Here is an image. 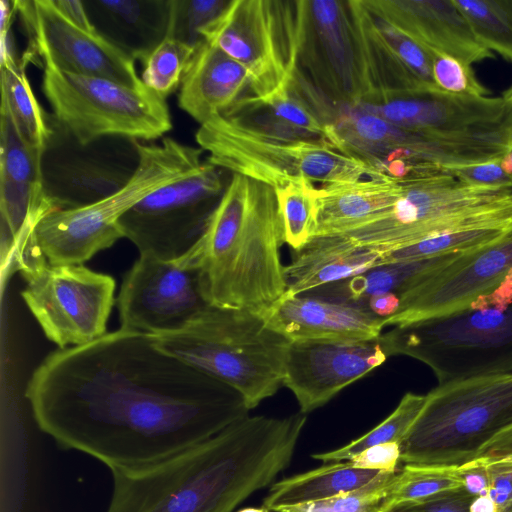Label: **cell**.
Instances as JSON below:
<instances>
[{"label": "cell", "instance_id": "cell-1", "mask_svg": "<svg viewBox=\"0 0 512 512\" xmlns=\"http://www.w3.org/2000/svg\"><path fill=\"white\" fill-rule=\"evenodd\" d=\"M38 428L110 471L181 454L249 415L229 385L126 329L50 353L25 390Z\"/></svg>", "mask_w": 512, "mask_h": 512}, {"label": "cell", "instance_id": "cell-27", "mask_svg": "<svg viewBox=\"0 0 512 512\" xmlns=\"http://www.w3.org/2000/svg\"><path fill=\"white\" fill-rule=\"evenodd\" d=\"M399 194V180L386 175L323 185L318 188L316 235L344 234L363 226L391 207Z\"/></svg>", "mask_w": 512, "mask_h": 512}, {"label": "cell", "instance_id": "cell-26", "mask_svg": "<svg viewBox=\"0 0 512 512\" xmlns=\"http://www.w3.org/2000/svg\"><path fill=\"white\" fill-rule=\"evenodd\" d=\"M382 251L344 234L316 235L285 265L286 293L300 295L383 265Z\"/></svg>", "mask_w": 512, "mask_h": 512}, {"label": "cell", "instance_id": "cell-44", "mask_svg": "<svg viewBox=\"0 0 512 512\" xmlns=\"http://www.w3.org/2000/svg\"><path fill=\"white\" fill-rule=\"evenodd\" d=\"M59 11L72 23L87 31H97L83 1L54 0Z\"/></svg>", "mask_w": 512, "mask_h": 512}, {"label": "cell", "instance_id": "cell-33", "mask_svg": "<svg viewBox=\"0 0 512 512\" xmlns=\"http://www.w3.org/2000/svg\"><path fill=\"white\" fill-rule=\"evenodd\" d=\"M275 192L283 223L284 243L298 250L316 235L318 188L308 179H298L275 188Z\"/></svg>", "mask_w": 512, "mask_h": 512}, {"label": "cell", "instance_id": "cell-5", "mask_svg": "<svg viewBox=\"0 0 512 512\" xmlns=\"http://www.w3.org/2000/svg\"><path fill=\"white\" fill-rule=\"evenodd\" d=\"M153 338L160 349L235 389L249 410L283 386L290 341L255 313L211 306L185 329Z\"/></svg>", "mask_w": 512, "mask_h": 512}, {"label": "cell", "instance_id": "cell-6", "mask_svg": "<svg viewBox=\"0 0 512 512\" xmlns=\"http://www.w3.org/2000/svg\"><path fill=\"white\" fill-rule=\"evenodd\" d=\"M137 164L126 183L94 203L45 214L34 239L51 265H84L123 238L118 221L143 198L198 167L203 150L164 137L161 144L134 140Z\"/></svg>", "mask_w": 512, "mask_h": 512}, {"label": "cell", "instance_id": "cell-8", "mask_svg": "<svg viewBox=\"0 0 512 512\" xmlns=\"http://www.w3.org/2000/svg\"><path fill=\"white\" fill-rule=\"evenodd\" d=\"M196 141L207 161L278 188L298 179L324 185L383 176L326 140H287L250 130L219 115L200 125Z\"/></svg>", "mask_w": 512, "mask_h": 512}, {"label": "cell", "instance_id": "cell-42", "mask_svg": "<svg viewBox=\"0 0 512 512\" xmlns=\"http://www.w3.org/2000/svg\"><path fill=\"white\" fill-rule=\"evenodd\" d=\"M470 496L461 487L428 497L392 502L381 512H468Z\"/></svg>", "mask_w": 512, "mask_h": 512}, {"label": "cell", "instance_id": "cell-38", "mask_svg": "<svg viewBox=\"0 0 512 512\" xmlns=\"http://www.w3.org/2000/svg\"><path fill=\"white\" fill-rule=\"evenodd\" d=\"M399 470L384 472L357 490L327 499L281 507L274 512H381L390 504L391 487Z\"/></svg>", "mask_w": 512, "mask_h": 512}, {"label": "cell", "instance_id": "cell-22", "mask_svg": "<svg viewBox=\"0 0 512 512\" xmlns=\"http://www.w3.org/2000/svg\"><path fill=\"white\" fill-rule=\"evenodd\" d=\"M0 116L1 229L10 233L14 246L56 207L44 193V153L26 143L2 103Z\"/></svg>", "mask_w": 512, "mask_h": 512}, {"label": "cell", "instance_id": "cell-19", "mask_svg": "<svg viewBox=\"0 0 512 512\" xmlns=\"http://www.w3.org/2000/svg\"><path fill=\"white\" fill-rule=\"evenodd\" d=\"M512 272V233L481 249L464 253L420 279L399 295L397 312L385 326H399L465 307Z\"/></svg>", "mask_w": 512, "mask_h": 512}, {"label": "cell", "instance_id": "cell-2", "mask_svg": "<svg viewBox=\"0 0 512 512\" xmlns=\"http://www.w3.org/2000/svg\"><path fill=\"white\" fill-rule=\"evenodd\" d=\"M306 421L248 415L162 462L111 471L106 512H233L289 466Z\"/></svg>", "mask_w": 512, "mask_h": 512}, {"label": "cell", "instance_id": "cell-11", "mask_svg": "<svg viewBox=\"0 0 512 512\" xmlns=\"http://www.w3.org/2000/svg\"><path fill=\"white\" fill-rule=\"evenodd\" d=\"M327 141L381 175L401 179L423 165L446 168L501 158L500 138L444 136L393 125L355 107L341 106L327 128Z\"/></svg>", "mask_w": 512, "mask_h": 512}, {"label": "cell", "instance_id": "cell-16", "mask_svg": "<svg viewBox=\"0 0 512 512\" xmlns=\"http://www.w3.org/2000/svg\"><path fill=\"white\" fill-rule=\"evenodd\" d=\"M117 305L122 329L152 336L185 329L212 306L201 268L187 255L175 261L139 255Z\"/></svg>", "mask_w": 512, "mask_h": 512}, {"label": "cell", "instance_id": "cell-48", "mask_svg": "<svg viewBox=\"0 0 512 512\" xmlns=\"http://www.w3.org/2000/svg\"><path fill=\"white\" fill-rule=\"evenodd\" d=\"M512 99V87L505 92Z\"/></svg>", "mask_w": 512, "mask_h": 512}, {"label": "cell", "instance_id": "cell-34", "mask_svg": "<svg viewBox=\"0 0 512 512\" xmlns=\"http://www.w3.org/2000/svg\"><path fill=\"white\" fill-rule=\"evenodd\" d=\"M425 402L426 395L407 392L394 411L370 431L340 448L313 454L312 458L323 462L345 461L375 445L390 442L400 444Z\"/></svg>", "mask_w": 512, "mask_h": 512}, {"label": "cell", "instance_id": "cell-45", "mask_svg": "<svg viewBox=\"0 0 512 512\" xmlns=\"http://www.w3.org/2000/svg\"><path fill=\"white\" fill-rule=\"evenodd\" d=\"M399 305V295L392 292L375 294L366 302V308L371 313L384 319L394 315L397 312Z\"/></svg>", "mask_w": 512, "mask_h": 512}, {"label": "cell", "instance_id": "cell-15", "mask_svg": "<svg viewBox=\"0 0 512 512\" xmlns=\"http://www.w3.org/2000/svg\"><path fill=\"white\" fill-rule=\"evenodd\" d=\"M297 69L336 106L371 94L352 0H303Z\"/></svg>", "mask_w": 512, "mask_h": 512}, {"label": "cell", "instance_id": "cell-39", "mask_svg": "<svg viewBox=\"0 0 512 512\" xmlns=\"http://www.w3.org/2000/svg\"><path fill=\"white\" fill-rule=\"evenodd\" d=\"M461 487L458 468L403 465L392 484L390 503L420 499Z\"/></svg>", "mask_w": 512, "mask_h": 512}, {"label": "cell", "instance_id": "cell-47", "mask_svg": "<svg viewBox=\"0 0 512 512\" xmlns=\"http://www.w3.org/2000/svg\"><path fill=\"white\" fill-rule=\"evenodd\" d=\"M236 512H272L264 506L261 507H245Z\"/></svg>", "mask_w": 512, "mask_h": 512}, {"label": "cell", "instance_id": "cell-13", "mask_svg": "<svg viewBox=\"0 0 512 512\" xmlns=\"http://www.w3.org/2000/svg\"><path fill=\"white\" fill-rule=\"evenodd\" d=\"M222 170L203 161L143 198L119 219L123 238L139 255L165 261L186 256L203 237L228 185Z\"/></svg>", "mask_w": 512, "mask_h": 512}, {"label": "cell", "instance_id": "cell-14", "mask_svg": "<svg viewBox=\"0 0 512 512\" xmlns=\"http://www.w3.org/2000/svg\"><path fill=\"white\" fill-rule=\"evenodd\" d=\"M21 296L44 335L59 349L88 344L103 335L115 304V279L84 265L45 261L21 272Z\"/></svg>", "mask_w": 512, "mask_h": 512}, {"label": "cell", "instance_id": "cell-21", "mask_svg": "<svg viewBox=\"0 0 512 512\" xmlns=\"http://www.w3.org/2000/svg\"><path fill=\"white\" fill-rule=\"evenodd\" d=\"M352 1L372 89L370 95L438 89L432 77L431 50L383 18L365 0Z\"/></svg>", "mask_w": 512, "mask_h": 512}, {"label": "cell", "instance_id": "cell-24", "mask_svg": "<svg viewBox=\"0 0 512 512\" xmlns=\"http://www.w3.org/2000/svg\"><path fill=\"white\" fill-rule=\"evenodd\" d=\"M424 48L469 65L493 58L474 35L454 0H365Z\"/></svg>", "mask_w": 512, "mask_h": 512}, {"label": "cell", "instance_id": "cell-36", "mask_svg": "<svg viewBox=\"0 0 512 512\" xmlns=\"http://www.w3.org/2000/svg\"><path fill=\"white\" fill-rule=\"evenodd\" d=\"M195 49L181 41L165 37L142 60V82L148 89L166 99L180 88Z\"/></svg>", "mask_w": 512, "mask_h": 512}, {"label": "cell", "instance_id": "cell-37", "mask_svg": "<svg viewBox=\"0 0 512 512\" xmlns=\"http://www.w3.org/2000/svg\"><path fill=\"white\" fill-rule=\"evenodd\" d=\"M232 0H169L166 37L196 48L204 32L227 10Z\"/></svg>", "mask_w": 512, "mask_h": 512}, {"label": "cell", "instance_id": "cell-35", "mask_svg": "<svg viewBox=\"0 0 512 512\" xmlns=\"http://www.w3.org/2000/svg\"><path fill=\"white\" fill-rule=\"evenodd\" d=\"M478 41L512 63V0H454Z\"/></svg>", "mask_w": 512, "mask_h": 512}, {"label": "cell", "instance_id": "cell-28", "mask_svg": "<svg viewBox=\"0 0 512 512\" xmlns=\"http://www.w3.org/2000/svg\"><path fill=\"white\" fill-rule=\"evenodd\" d=\"M384 472L390 471L358 468L349 460L329 462L273 483L262 506L275 511L281 507L327 499L357 490Z\"/></svg>", "mask_w": 512, "mask_h": 512}, {"label": "cell", "instance_id": "cell-17", "mask_svg": "<svg viewBox=\"0 0 512 512\" xmlns=\"http://www.w3.org/2000/svg\"><path fill=\"white\" fill-rule=\"evenodd\" d=\"M353 107L410 130L512 142V99L506 93L475 97L427 89L370 95Z\"/></svg>", "mask_w": 512, "mask_h": 512}, {"label": "cell", "instance_id": "cell-29", "mask_svg": "<svg viewBox=\"0 0 512 512\" xmlns=\"http://www.w3.org/2000/svg\"><path fill=\"white\" fill-rule=\"evenodd\" d=\"M460 255L462 254L384 264L349 279L317 288L307 294L357 303L366 307V302L371 296L386 292L400 295L427 274L446 266Z\"/></svg>", "mask_w": 512, "mask_h": 512}, {"label": "cell", "instance_id": "cell-23", "mask_svg": "<svg viewBox=\"0 0 512 512\" xmlns=\"http://www.w3.org/2000/svg\"><path fill=\"white\" fill-rule=\"evenodd\" d=\"M267 325L291 341L376 339L384 318L364 305L312 294L285 293L263 316Z\"/></svg>", "mask_w": 512, "mask_h": 512}, {"label": "cell", "instance_id": "cell-9", "mask_svg": "<svg viewBox=\"0 0 512 512\" xmlns=\"http://www.w3.org/2000/svg\"><path fill=\"white\" fill-rule=\"evenodd\" d=\"M394 204L344 235L382 252L395 250L462 224L502 212L512 191L470 187L446 167L424 165L398 179Z\"/></svg>", "mask_w": 512, "mask_h": 512}, {"label": "cell", "instance_id": "cell-31", "mask_svg": "<svg viewBox=\"0 0 512 512\" xmlns=\"http://www.w3.org/2000/svg\"><path fill=\"white\" fill-rule=\"evenodd\" d=\"M26 57L13 51L1 54V103L4 104L22 138L45 153L52 139L47 115L38 103L25 72Z\"/></svg>", "mask_w": 512, "mask_h": 512}, {"label": "cell", "instance_id": "cell-30", "mask_svg": "<svg viewBox=\"0 0 512 512\" xmlns=\"http://www.w3.org/2000/svg\"><path fill=\"white\" fill-rule=\"evenodd\" d=\"M84 4L98 16H105L107 28L114 31L110 42L114 44L121 34L117 46L131 57L134 36L140 39L145 57L166 37L169 0H98Z\"/></svg>", "mask_w": 512, "mask_h": 512}, {"label": "cell", "instance_id": "cell-43", "mask_svg": "<svg viewBox=\"0 0 512 512\" xmlns=\"http://www.w3.org/2000/svg\"><path fill=\"white\" fill-rule=\"evenodd\" d=\"M349 461L358 468L398 471L402 466L400 444L383 443L360 452Z\"/></svg>", "mask_w": 512, "mask_h": 512}, {"label": "cell", "instance_id": "cell-10", "mask_svg": "<svg viewBox=\"0 0 512 512\" xmlns=\"http://www.w3.org/2000/svg\"><path fill=\"white\" fill-rule=\"evenodd\" d=\"M42 91L58 124L83 146L105 136L155 140L172 128L166 99L147 87L44 67Z\"/></svg>", "mask_w": 512, "mask_h": 512}, {"label": "cell", "instance_id": "cell-46", "mask_svg": "<svg viewBox=\"0 0 512 512\" xmlns=\"http://www.w3.org/2000/svg\"><path fill=\"white\" fill-rule=\"evenodd\" d=\"M502 169L512 176V146L504 153L500 159Z\"/></svg>", "mask_w": 512, "mask_h": 512}, {"label": "cell", "instance_id": "cell-4", "mask_svg": "<svg viewBox=\"0 0 512 512\" xmlns=\"http://www.w3.org/2000/svg\"><path fill=\"white\" fill-rule=\"evenodd\" d=\"M388 356L429 366L439 384L512 372V272L474 301L381 334Z\"/></svg>", "mask_w": 512, "mask_h": 512}, {"label": "cell", "instance_id": "cell-25", "mask_svg": "<svg viewBox=\"0 0 512 512\" xmlns=\"http://www.w3.org/2000/svg\"><path fill=\"white\" fill-rule=\"evenodd\" d=\"M251 90L248 71L218 47L204 41L185 71L179 107L200 125L224 114Z\"/></svg>", "mask_w": 512, "mask_h": 512}, {"label": "cell", "instance_id": "cell-20", "mask_svg": "<svg viewBox=\"0 0 512 512\" xmlns=\"http://www.w3.org/2000/svg\"><path fill=\"white\" fill-rule=\"evenodd\" d=\"M380 336L359 341H291L283 386L294 394L300 412L307 414L322 407L345 387L382 365L389 356Z\"/></svg>", "mask_w": 512, "mask_h": 512}, {"label": "cell", "instance_id": "cell-41", "mask_svg": "<svg viewBox=\"0 0 512 512\" xmlns=\"http://www.w3.org/2000/svg\"><path fill=\"white\" fill-rule=\"evenodd\" d=\"M500 159L448 168L449 172L463 184L498 191H512V176L501 167Z\"/></svg>", "mask_w": 512, "mask_h": 512}, {"label": "cell", "instance_id": "cell-3", "mask_svg": "<svg viewBox=\"0 0 512 512\" xmlns=\"http://www.w3.org/2000/svg\"><path fill=\"white\" fill-rule=\"evenodd\" d=\"M275 188L232 174L207 229L187 254L212 306L263 316L287 291Z\"/></svg>", "mask_w": 512, "mask_h": 512}, {"label": "cell", "instance_id": "cell-32", "mask_svg": "<svg viewBox=\"0 0 512 512\" xmlns=\"http://www.w3.org/2000/svg\"><path fill=\"white\" fill-rule=\"evenodd\" d=\"M470 460L482 470L485 484L476 496L470 497L468 512H512V425Z\"/></svg>", "mask_w": 512, "mask_h": 512}, {"label": "cell", "instance_id": "cell-7", "mask_svg": "<svg viewBox=\"0 0 512 512\" xmlns=\"http://www.w3.org/2000/svg\"><path fill=\"white\" fill-rule=\"evenodd\" d=\"M511 425L512 372L439 384L400 443L401 462L458 468Z\"/></svg>", "mask_w": 512, "mask_h": 512}, {"label": "cell", "instance_id": "cell-40", "mask_svg": "<svg viewBox=\"0 0 512 512\" xmlns=\"http://www.w3.org/2000/svg\"><path fill=\"white\" fill-rule=\"evenodd\" d=\"M431 52L432 77L439 90L457 95L490 96V90L477 79L471 65L446 54Z\"/></svg>", "mask_w": 512, "mask_h": 512}, {"label": "cell", "instance_id": "cell-18", "mask_svg": "<svg viewBox=\"0 0 512 512\" xmlns=\"http://www.w3.org/2000/svg\"><path fill=\"white\" fill-rule=\"evenodd\" d=\"M15 7L29 38L25 53L29 61L37 53L44 67L107 78L134 88L146 87L131 56L98 31L72 23L54 0H16Z\"/></svg>", "mask_w": 512, "mask_h": 512}, {"label": "cell", "instance_id": "cell-12", "mask_svg": "<svg viewBox=\"0 0 512 512\" xmlns=\"http://www.w3.org/2000/svg\"><path fill=\"white\" fill-rule=\"evenodd\" d=\"M303 0H232L203 34L247 71L252 96L266 98L297 69Z\"/></svg>", "mask_w": 512, "mask_h": 512}]
</instances>
